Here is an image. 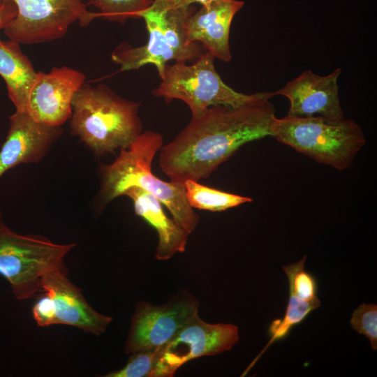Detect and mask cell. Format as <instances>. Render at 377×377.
I'll use <instances>...</instances> for the list:
<instances>
[{
  "label": "cell",
  "mask_w": 377,
  "mask_h": 377,
  "mask_svg": "<svg viewBox=\"0 0 377 377\" xmlns=\"http://www.w3.org/2000/svg\"><path fill=\"white\" fill-rule=\"evenodd\" d=\"M275 108L269 98L241 106L216 105L192 116L159 150L158 163L170 181L207 178L242 145L272 135Z\"/></svg>",
  "instance_id": "obj_1"
},
{
  "label": "cell",
  "mask_w": 377,
  "mask_h": 377,
  "mask_svg": "<svg viewBox=\"0 0 377 377\" xmlns=\"http://www.w3.org/2000/svg\"><path fill=\"white\" fill-rule=\"evenodd\" d=\"M161 133L142 132L128 147L120 149L115 161L101 168L100 195L104 203L124 195L131 187L141 188L156 198L170 212L173 220L192 232L199 222V215L186 197L184 184L165 182L151 170L156 154L163 146Z\"/></svg>",
  "instance_id": "obj_2"
},
{
  "label": "cell",
  "mask_w": 377,
  "mask_h": 377,
  "mask_svg": "<svg viewBox=\"0 0 377 377\" xmlns=\"http://www.w3.org/2000/svg\"><path fill=\"white\" fill-rule=\"evenodd\" d=\"M140 105L105 84L84 83L72 102V133L98 156L126 148L142 133Z\"/></svg>",
  "instance_id": "obj_3"
},
{
  "label": "cell",
  "mask_w": 377,
  "mask_h": 377,
  "mask_svg": "<svg viewBox=\"0 0 377 377\" xmlns=\"http://www.w3.org/2000/svg\"><path fill=\"white\" fill-rule=\"evenodd\" d=\"M272 137L316 161L339 170L350 167L366 140L353 120L333 121L321 116L275 118Z\"/></svg>",
  "instance_id": "obj_4"
},
{
  "label": "cell",
  "mask_w": 377,
  "mask_h": 377,
  "mask_svg": "<svg viewBox=\"0 0 377 377\" xmlns=\"http://www.w3.org/2000/svg\"><path fill=\"white\" fill-rule=\"evenodd\" d=\"M214 57L203 52L194 62L166 64L161 82L152 91L154 96L165 101L178 99L190 108L192 116L216 105L241 106L274 96L273 92L246 94L227 85L216 72Z\"/></svg>",
  "instance_id": "obj_5"
},
{
  "label": "cell",
  "mask_w": 377,
  "mask_h": 377,
  "mask_svg": "<svg viewBox=\"0 0 377 377\" xmlns=\"http://www.w3.org/2000/svg\"><path fill=\"white\" fill-rule=\"evenodd\" d=\"M75 246L54 243L40 235L17 234L4 224L0 214V274L19 300L40 291L41 279L47 272H68L64 258Z\"/></svg>",
  "instance_id": "obj_6"
},
{
  "label": "cell",
  "mask_w": 377,
  "mask_h": 377,
  "mask_svg": "<svg viewBox=\"0 0 377 377\" xmlns=\"http://www.w3.org/2000/svg\"><path fill=\"white\" fill-rule=\"evenodd\" d=\"M4 1L13 3L17 11L4 33L20 44L52 41L64 36L76 21L86 25L92 20L84 0Z\"/></svg>",
  "instance_id": "obj_7"
},
{
  "label": "cell",
  "mask_w": 377,
  "mask_h": 377,
  "mask_svg": "<svg viewBox=\"0 0 377 377\" xmlns=\"http://www.w3.org/2000/svg\"><path fill=\"white\" fill-rule=\"evenodd\" d=\"M239 339L236 325L210 324L198 314L161 347L154 377H172L187 362L229 350Z\"/></svg>",
  "instance_id": "obj_8"
},
{
  "label": "cell",
  "mask_w": 377,
  "mask_h": 377,
  "mask_svg": "<svg viewBox=\"0 0 377 377\" xmlns=\"http://www.w3.org/2000/svg\"><path fill=\"white\" fill-rule=\"evenodd\" d=\"M199 302L192 295L183 296L163 305L139 301L125 343L126 354L161 347L195 316Z\"/></svg>",
  "instance_id": "obj_9"
},
{
  "label": "cell",
  "mask_w": 377,
  "mask_h": 377,
  "mask_svg": "<svg viewBox=\"0 0 377 377\" xmlns=\"http://www.w3.org/2000/svg\"><path fill=\"white\" fill-rule=\"evenodd\" d=\"M85 78L82 72L64 66L48 73L38 72L27 112L38 122L61 126L71 117L73 99Z\"/></svg>",
  "instance_id": "obj_10"
},
{
  "label": "cell",
  "mask_w": 377,
  "mask_h": 377,
  "mask_svg": "<svg viewBox=\"0 0 377 377\" xmlns=\"http://www.w3.org/2000/svg\"><path fill=\"white\" fill-rule=\"evenodd\" d=\"M341 68L321 76L311 71H304L283 88L273 92L290 101L288 115L296 117L321 116L333 121L343 119L344 114L339 96L338 78Z\"/></svg>",
  "instance_id": "obj_11"
},
{
  "label": "cell",
  "mask_w": 377,
  "mask_h": 377,
  "mask_svg": "<svg viewBox=\"0 0 377 377\" xmlns=\"http://www.w3.org/2000/svg\"><path fill=\"white\" fill-rule=\"evenodd\" d=\"M67 274L59 269L52 270L45 274L40 281V290L52 300L56 325L72 326L86 333L101 335L112 320V317L94 310L82 290L68 279Z\"/></svg>",
  "instance_id": "obj_12"
},
{
  "label": "cell",
  "mask_w": 377,
  "mask_h": 377,
  "mask_svg": "<svg viewBox=\"0 0 377 377\" xmlns=\"http://www.w3.org/2000/svg\"><path fill=\"white\" fill-rule=\"evenodd\" d=\"M9 119L10 128L0 150V177L18 164L39 161L62 133L60 126L38 122L27 112L15 110Z\"/></svg>",
  "instance_id": "obj_13"
},
{
  "label": "cell",
  "mask_w": 377,
  "mask_h": 377,
  "mask_svg": "<svg viewBox=\"0 0 377 377\" xmlns=\"http://www.w3.org/2000/svg\"><path fill=\"white\" fill-rule=\"evenodd\" d=\"M243 5L242 1L216 0L202 6L186 21L184 30L188 42H200L214 58L230 61V25L235 15Z\"/></svg>",
  "instance_id": "obj_14"
},
{
  "label": "cell",
  "mask_w": 377,
  "mask_h": 377,
  "mask_svg": "<svg viewBox=\"0 0 377 377\" xmlns=\"http://www.w3.org/2000/svg\"><path fill=\"white\" fill-rule=\"evenodd\" d=\"M140 17L143 18L146 24L147 42L139 47H133L126 42L121 43L112 52V60L121 66V71L152 64L161 77L167 63L171 60L177 61V56L158 15L149 7Z\"/></svg>",
  "instance_id": "obj_15"
},
{
  "label": "cell",
  "mask_w": 377,
  "mask_h": 377,
  "mask_svg": "<svg viewBox=\"0 0 377 377\" xmlns=\"http://www.w3.org/2000/svg\"><path fill=\"white\" fill-rule=\"evenodd\" d=\"M124 195L133 201L135 214L156 230L158 235L156 259L168 260L176 253L185 251L190 233L165 215L161 202L156 198L138 187L128 188Z\"/></svg>",
  "instance_id": "obj_16"
},
{
  "label": "cell",
  "mask_w": 377,
  "mask_h": 377,
  "mask_svg": "<svg viewBox=\"0 0 377 377\" xmlns=\"http://www.w3.org/2000/svg\"><path fill=\"white\" fill-rule=\"evenodd\" d=\"M37 73L22 52L20 43L0 38V75L17 111L27 112L28 99Z\"/></svg>",
  "instance_id": "obj_17"
},
{
  "label": "cell",
  "mask_w": 377,
  "mask_h": 377,
  "mask_svg": "<svg viewBox=\"0 0 377 377\" xmlns=\"http://www.w3.org/2000/svg\"><path fill=\"white\" fill-rule=\"evenodd\" d=\"M183 184L186 199L193 209L222 212L252 201L251 198L217 190L192 179Z\"/></svg>",
  "instance_id": "obj_18"
},
{
  "label": "cell",
  "mask_w": 377,
  "mask_h": 377,
  "mask_svg": "<svg viewBox=\"0 0 377 377\" xmlns=\"http://www.w3.org/2000/svg\"><path fill=\"white\" fill-rule=\"evenodd\" d=\"M320 300L308 302L302 300L296 297L289 295L288 304L284 316L272 322L268 329L269 340L260 353L249 365L244 374H246L259 357L274 342L286 339L291 330L302 323L306 318L315 309L320 307Z\"/></svg>",
  "instance_id": "obj_19"
},
{
  "label": "cell",
  "mask_w": 377,
  "mask_h": 377,
  "mask_svg": "<svg viewBox=\"0 0 377 377\" xmlns=\"http://www.w3.org/2000/svg\"><path fill=\"white\" fill-rule=\"evenodd\" d=\"M153 0H89V3L99 10L92 13L93 18L103 17L108 20L124 23L128 19L140 18Z\"/></svg>",
  "instance_id": "obj_20"
},
{
  "label": "cell",
  "mask_w": 377,
  "mask_h": 377,
  "mask_svg": "<svg viewBox=\"0 0 377 377\" xmlns=\"http://www.w3.org/2000/svg\"><path fill=\"white\" fill-rule=\"evenodd\" d=\"M306 256L297 263L283 266L289 283V295L308 302L320 301L318 297V281L304 269Z\"/></svg>",
  "instance_id": "obj_21"
},
{
  "label": "cell",
  "mask_w": 377,
  "mask_h": 377,
  "mask_svg": "<svg viewBox=\"0 0 377 377\" xmlns=\"http://www.w3.org/2000/svg\"><path fill=\"white\" fill-rule=\"evenodd\" d=\"M161 347L132 353L124 367L102 376L154 377Z\"/></svg>",
  "instance_id": "obj_22"
},
{
  "label": "cell",
  "mask_w": 377,
  "mask_h": 377,
  "mask_svg": "<svg viewBox=\"0 0 377 377\" xmlns=\"http://www.w3.org/2000/svg\"><path fill=\"white\" fill-rule=\"evenodd\" d=\"M350 325L353 330L365 335L372 349H377V306L361 304L353 313Z\"/></svg>",
  "instance_id": "obj_23"
},
{
  "label": "cell",
  "mask_w": 377,
  "mask_h": 377,
  "mask_svg": "<svg viewBox=\"0 0 377 377\" xmlns=\"http://www.w3.org/2000/svg\"><path fill=\"white\" fill-rule=\"evenodd\" d=\"M32 315L39 327L56 325L53 302L48 294L45 293L37 300L32 308Z\"/></svg>",
  "instance_id": "obj_24"
},
{
  "label": "cell",
  "mask_w": 377,
  "mask_h": 377,
  "mask_svg": "<svg viewBox=\"0 0 377 377\" xmlns=\"http://www.w3.org/2000/svg\"><path fill=\"white\" fill-rule=\"evenodd\" d=\"M15 5L4 0H0V30L4 29L17 16Z\"/></svg>",
  "instance_id": "obj_25"
},
{
  "label": "cell",
  "mask_w": 377,
  "mask_h": 377,
  "mask_svg": "<svg viewBox=\"0 0 377 377\" xmlns=\"http://www.w3.org/2000/svg\"><path fill=\"white\" fill-rule=\"evenodd\" d=\"M216 0H174L175 3L181 7L190 8L193 3H200L202 6L207 5Z\"/></svg>",
  "instance_id": "obj_26"
}]
</instances>
